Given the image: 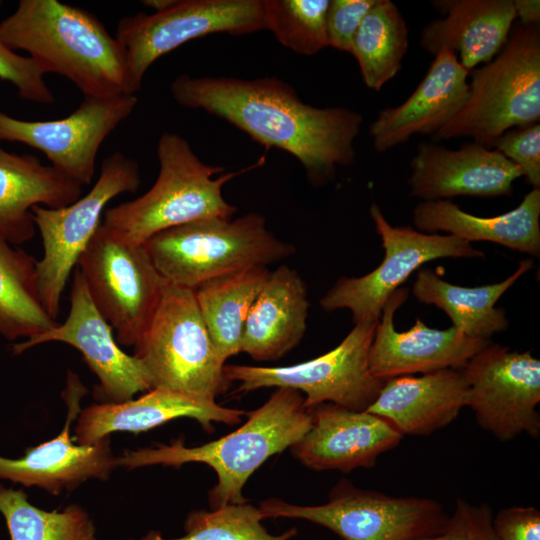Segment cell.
<instances>
[{"label":"cell","instance_id":"1","mask_svg":"<svg viewBox=\"0 0 540 540\" xmlns=\"http://www.w3.org/2000/svg\"><path fill=\"white\" fill-rule=\"evenodd\" d=\"M170 90L181 106L224 119L266 148L288 152L315 186L332 180L337 166L354 161L362 115L346 107L308 105L277 77L244 80L182 74Z\"/></svg>","mask_w":540,"mask_h":540},{"label":"cell","instance_id":"2","mask_svg":"<svg viewBox=\"0 0 540 540\" xmlns=\"http://www.w3.org/2000/svg\"><path fill=\"white\" fill-rule=\"evenodd\" d=\"M2 41L45 75L72 82L84 96L134 95L125 50L93 13L57 0H20L0 22Z\"/></svg>","mask_w":540,"mask_h":540},{"label":"cell","instance_id":"3","mask_svg":"<svg viewBox=\"0 0 540 540\" xmlns=\"http://www.w3.org/2000/svg\"><path fill=\"white\" fill-rule=\"evenodd\" d=\"M247 421L234 432L209 443L187 447L179 438L169 445L126 451L116 458L128 469L198 462L217 474L209 491L211 509L246 503L242 489L249 477L271 456L297 443L311 427V414L304 397L290 388H277L259 408L246 413Z\"/></svg>","mask_w":540,"mask_h":540},{"label":"cell","instance_id":"4","mask_svg":"<svg viewBox=\"0 0 540 540\" xmlns=\"http://www.w3.org/2000/svg\"><path fill=\"white\" fill-rule=\"evenodd\" d=\"M159 173L143 195L104 212L102 225L126 241L143 245L168 228L196 220L232 218L237 210L222 194L223 186L265 162V157L239 171L202 162L189 142L174 132H164L157 144Z\"/></svg>","mask_w":540,"mask_h":540},{"label":"cell","instance_id":"5","mask_svg":"<svg viewBox=\"0 0 540 540\" xmlns=\"http://www.w3.org/2000/svg\"><path fill=\"white\" fill-rule=\"evenodd\" d=\"M143 245L167 282L193 290L213 278L249 267H267L295 254V247L268 230L265 218L256 212L168 228Z\"/></svg>","mask_w":540,"mask_h":540},{"label":"cell","instance_id":"6","mask_svg":"<svg viewBox=\"0 0 540 540\" xmlns=\"http://www.w3.org/2000/svg\"><path fill=\"white\" fill-rule=\"evenodd\" d=\"M469 94L434 140L470 137L492 149L509 129L540 119L539 26L516 23L494 59L469 72Z\"/></svg>","mask_w":540,"mask_h":540},{"label":"cell","instance_id":"7","mask_svg":"<svg viewBox=\"0 0 540 540\" xmlns=\"http://www.w3.org/2000/svg\"><path fill=\"white\" fill-rule=\"evenodd\" d=\"M153 388L215 400L231 383L211 340L193 289L166 284L157 308L134 346Z\"/></svg>","mask_w":540,"mask_h":540},{"label":"cell","instance_id":"8","mask_svg":"<svg viewBox=\"0 0 540 540\" xmlns=\"http://www.w3.org/2000/svg\"><path fill=\"white\" fill-rule=\"evenodd\" d=\"M258 508L264 519L307 520L343 540H417L441 530L448 518L436 500L392 496L358 488L345 479L332 488L324 504L301 506L269 498Z\"/></svg>","mask_w":540,"mask_h":540},{"label":"cell","instance_id":"9","mask_svg":"<svg viewBox=\"0 0 540 540\" xmlns=\"http://www.w3.org/2000/svg\"><path fill=\"white\" fill-rule=\"evenodd\" d=\"M140 184L138 162L122 152H114L103 160L93 187L77 201L57 209L32 207L43 244V256L36 263L40 295L53 319L59 315L71 272L102 223L105 206L120 194L135 193Z\"/></svg>","mask_w":540,"mask_h":540},{"label":"cell","instance_id":"10","mask_svg":"<svg viewBox=\"0 0 540 540\" xmlns=\"http://www.w3.org/2000/svg\"><path fill=\"white\" fill-rule=\"evenodd\" d=\"M77 268L95 307L115 330L117 343L135 346L168 283L144 245L126 241L101 223Z\"/></svg>","mask_w":540,"mask_h":540},{"label":"cell","instance_id":"11","mask_svg":"<svg viewBox=\"0 0 540 540\" xmlns=\"http://www.w3.org/2000/svg\"><path fill=\"white\" fill-rule=\"evenodd\" d=\"M377 323L355 324L338 346L306 362L284 367L225 365L224 374L230 382L240 383L238 392L290 388L305 394L307 409L333 403L349 410L365 411L385 383L374 378L368 369Z\"/></svg>","mask_w":540,"mask_h":540},{"label":"cell","instance_id":"12","mask_svg":"<svg viewBox=\"0 0 540 540\" xmlns=\"http://www.w3.org/2000/svg\"><path fill=\"white\" fill-rule=\"evenodd\" d=\"M263 29L262 0H174L164 10L121 18L115 37L125 50L130 88L136 95L149 67L188 41Z\"/></svg>","mask_w":540,"mask_h":540},{"label":"cell","instance_id":"13","mask_svg":"<svg viewBox=\"0 0 540 540\" xmlns=\"http://www.w3.org/2000/svg\"><path fill=\"white\" fill-rule=\"evenodd\" d=\"M370 215L385 251L380 265L361 277H341L320 299L327 312L348 309L355 324L377 323L388 299L423 264L446 257H482L483 252L453 235L392 226L373 204Z\"/></svg>","mask_w":540,"mask_h":540},{"label":"cell","instance_id":"14","mask_svg":"<svg viewBox=\"0 0 540 540\" xmlns=\"http://www.w3.org/2000/svg\"><path fill=\"white\" fill-rule=\"evenodd\" d=\"M478 425L501 441L540 434V361L529 351L487 344L461 368Z\"/></svg>","mask_w":540,"mask_h":540},{"label":"cell","instance_id":"15","mask_svg":"<svg viewBox=\"0 0 540 540\" xmlns=\"http://www.w3.org/2000/svg\"><path fill=\"white\" fill-rule=\"evenodd\" d=\"M137 103L136 95L84 96L71 114L48 121L21 120L0 110V141L41 151L51 166L83 187L93 180L102 143Z\"/></svg>","mask_w":540,"mask_h":540},{"label":"cell","instance_id":"16","mask_svg":"<svg viewBox=\"0 0 540 540\" xmlns=\"http://www.w3.org/2000/svg\"><path fill=\"white\" fill-rule=\"evenodd\" d=\"M70 300V311L63 323L15 343L13 353L21 354L36 345L55 341L73 346L97 376L99 384L94 394L102 403H122L138 392L152 389V379L144 364L118 346L111 325L95 307L78 268L74 270Z\"/></svg>","mask_w":540,"mask_h":540},{"label":"cell","instance_id":"17","mask_svg":"<svg viewBox=\"0 0 540 540\" xmlns=\"http://www.w3.org/2000/svg\"><path fill=\"white\" fill-rule=\"evenodd\" d=\"M87 388L77 374L68 372L62 397L67 404L63 430L53 439L28 448L19 459L0 456V479L23 486H38L53 495L72 490L89 478L108 479L117 467L109 436L88 445L73 444L70 428L81 412V398Z\"/></svg>","mask_w":540,"mask_h":540},{"label":"cell","instance_id":"18","mask_svg":"<svg viewBox=\"0 0 540 540\" xmlns=\"http://www.w3.org/2000/svg\"><path fill=\"white\" fill-rule=\"evenodd\" d=\"M408 296L399 288L388 299L378 321L368 354L370 374L380 380L430 373L442 369H461L489 340L470 338L453 326L438 330L417 319L408 331L394 326V314Z\"/></svg>","mask_w":540,"mask_h":540},{"label":"cell","instance_id":"19","mask_svg":"<svg viewBox=\"0 0 540 540\" xmlns=\"http://www.w3.org/2000/svg\"><path fill=\"white\" fill-rule=\"evenodd\" d=\"M311 427L291 453L315 471L370 468L378 457L394 449L403 435L386 419L367 411H353L333 403L309 408Z\"/></svg>","mask_w":540,"mask_h":540},{"label":"cell","instance_id":"20","mask_svg":"<svg viewBox=\"0 0 540 540\" xmlns=\"http://www.w3.org/2000/svg\"><path fill=\"white\" fill-rule=\"evenodd\" d=\"M410 194L423 201L509 196L521 169L495 149L468 142L451 150L421 143L410 162Z\"/></svg>","mask_w":540,"mask_h":540},{"label":"cell","instance_id":"21","mask_svg":"<svg viewBox=\"0 0 540 540\" xmlns=\"http://www.w3.org/2000/svg\"><path fill=\"white\" fill-rule=\"evenodd\" d=\"M468 75L453 52L440 50L410 97L399 106L381 110L371 123L375 150L386 152L413 135L437 133L466 102Z\"/></svg>","mask_w":540,"mask_h":540},{"label":"cell","instance_id":"22","mask_svg":"<svg viewBox=\"0 0 540 540\" xmlns=\"http://www.w3.org/2000/svg\"><path fill=\"white\" fill-rule=\"evenodd\" d=\"M245 414L243 410L223 407L213 399L152 388L137 399L86 407L79 414L75 440L80 445L93 444L112 432H145L180 417L193 418L209 431L213 422L235 425Z\"/></svg>","mask_w":540,"mask_h":540},{"label":"cell","instance_id":"23","mask_svg":"<svg viewBox=\"0 0 540 540\" xmlns=\"http://www.w3.org/2000/svg\"><path fill=\"white\" fill-rule=\"evenodd\" d=\"M443 17L422 30L420 46L436 55L449 50L468 71L496 57L508 40L516 19L514 0H438Z\"/></svg>","mask_w":540,"mask_h":540},{"label":"cell","instance_id":"24","mask_svg":"<svg viewBox=\"0 0 540 540\" xmlns=\"http://www.w3.org/2000/svg\"><path fill=\"white\" fill-rule=\"evenodd\" d=\"M467 403L464 375L450 368L386 380L365 411L386 419L403 436L428 435L449 425Z\"/></svg>","mask_w":540,"mask_h":540},{"label":"cell","instance_id":"25","mask_svg":"<svg viewBox=\"0 0 540 540\" xmlns=\"http://www.w3.org/2000/svg\"><path fill=\"white\" fill-rule=\"evenodd\" d=\"M82 196V186L34 155L0 148V240L22 245L36 232L32 207L62 208Z\"/></svg>","mask_w":540,"mask_h":540},{"label":"cell","instance_id":"26","mask_svg":"<svg viewBox=\"0 0 540 540\" xmlns=\"http://www.w3.org/2000/svg\"><path fill=\"white\" fill-rule=\"evenodd\" d=\"M309 302L295 269L281 265L270 275L247 316L242 352L256 361L281 358L303 338Z\"/></svg>","mask_w":540,"mask_h":540},{"label":"cell","instance_id":"27","mask_svg":"<svg viewBox=\"0 0 540 540\" xmlns=\"http://www.w3.org/2000/svg\"><path fill=\"white\" fill-rule=\"evenodd\" d=\"M540 189L533 188L513 210L493 217H478L445 199L422 201L413 212L414 225L429 233L445 231L469 243L489 241L539 256Z\"/></svg>","mask_w":540,"mask_h":540},{"label":"cell","instance_id":"28","mask_svg":"<svg viewBox=\"0 0 540 540\" xmlns=\"http://www.w3.org/2000/svg\"><path fill=\"white\" fill-rule=\"evenodd\" d=\"M532 265L531 260H524L505 280L478 287L454 285L431 270L422 269L417 273L412 293L419 302L443 310L453 327L464 335L488 340L508 327L505 311L496 307L497 301Z\"/></svg>","mask_w":540,"mask_h":540},{"label":"cell","instance_id":"29","mask_svg":"<svg viewBox=\"0 0 540 540\" xmlns=\"http://www.w3.org/2000/svg\"><path fill=\"white\" fill-rule=\"evenodd\" d=\"M270 272L264 266L249 267L213 278L194 290L203 321L223 361L242 352L247 316Z\"/></svg>","mask_w":540,"mask_h":540},{"label":"cell","instance_id":"30","mask_svg":"<svg viewBox=\"0 0 540 540\" xmlns=\"http://www.w3.org/2000/svg\"><path fill=\"white\" fill-rule=\"evenodd\" d=\"M37 260L0 240V335L30 339L58 322L46 311L39 289Z\"/></svg>","mask_w":540,"mask_h":540},{"label":"cell","instance_id":"31","mask_svg":"<svg viewBox=\"0 0 540 540\" xmlns=\"http://www.w3.org/2000/svg\"><path fill=\"white\" fill-rule=\"evenodd\" d=\"M408 46V28L397 6L390 0H377L362 20L350 53L365 85L379 91L401 69Z\"/></svg>","mask_w":540,"mask_h":540},{"label":"cell","instance_id":"32","mask_svg":"<svg viewBox=\"0 0 540 540\" xmlns=\"http://www.w3.org/2000/svg\"><path fill=\"white\" fill-rule=\"evenodd\" d=\"M0 512L11 540H97L88 514L78 505L46 511L32 505L22 489L0 485Z\"/></svg>","mask_w":540,"mask_h":540},{"label":"cell","instance_id":"33","mask_svg":"<svg viewBox=\"0 0 540 540\" xmlns=\"http://www.w3.org/2000/svg\"><path fill=\"white\" fill-rule=\"evenodd\" d=\"M330 0H262L264 29L285 47L314 55L328 46L326 16Z\"/></svg>","mask_w":540,"mask_h":540},{"label":"cell","instance_id":"34","mask_svg":"<svg viewBox=\"0 0 540 540\" xmlns=\"http://www.w3.org/2000/svg\"><path fill=\"white\" fill-rule=\"evenodd\" d=\"M263 516L251 504H230L217 509L191 511L185 520V535L164 539L150 533L141 540H289L297 533L291 528L280 535L267 532L261 521Z\"/></svg>","mask_w":540,"mask_h":540},{"label":"cell","instance_id":"35","mask_svg":"<svg viewBox=\"0 0 540 540\" xmlns=\"http://www.w3.org/2000/svg\"><path fill=\"white\" fill-rule=\"evenodd\" d=\"M493 515L488 504H474L458 497L441 530L417 540H499L493 528Z\"/></svg>","mask_w":540,"mask_h":540},{"label":"cell","instance_id":"36","mask_svg":"<svg viewBox=\"0 0 540 540\" xmlns=\"http://www.w3.org/2000/svg\"><path fill=\"white\" fill-rule=\"evenodd\" d=\"M2 1H0V9ZM0 80L14 85L20 98L26 101L50 105L55 96L34 62L10 49L0 36Z\"/></svg>","mask_w":540,"mask_h":540},{"label":"cell","instance_id":"37","mask_svg":"<svg viewBox=\"0 0 540 540\" xmlns=\"http://www.w3.org/2000/svg\"><path fill=\"white\" fill-rule=\"evenodd\" d=\"M492 149L516 164L533 188L540 189V124L509 129L498 137Z\"/></svg>","mask_w":540,"mask_h":540},{"label":"cell","instance_id":"38","mask_svg":"<svg viewBox=\"0 0 540 540\" xmlns=\"http://www.w3.org/2000/svg\"><path fill=\"white\" fill-rule=\"evenodd\" d=\"M377 0H330L326 16L328 46L350 53L353 38Z\"/></svg>","mask_w":540,"mask_h":540},{"label":"cell","instance_id":"39","mask_svg":"<svg viewBox=\"0 0 540 540\" xmlns=\"http://www.w3.org/2000/svg\"><path fill=\"white\" fill-rule=\"evenodd\" d=\"M499 540H540V511L533 506H513L493 515Z\"/></svg>","mask_w":540,"mask_h":540},{"label":"cell","instance_id":"40","mask_svg":"<svg viewBox=\"0 0 540 540\" xmlns=\"http://www.w3.org/2000/svg\"><path fill=\"white\" fill-rule=\"evenodd\" d=\"M514 8L516 18L520 19L522 25L539 26L540 22V2L539 0H515Z\"/></svg>","mask_w":540,"mask_h":540}]
</instances>
